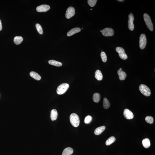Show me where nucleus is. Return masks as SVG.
<instances>
[{
    "instance_id": "obj_19",
    "label": "nucleus",
    "mask_w": 155,
    "mask_h": 155,
    "mask_svg": "<svg viewBox=\"0 0 155 155\" xmlns=\"http://www.w3.org/2000/svg\"><path fill=\"white\" fill-rule=\"evenodd\" d=\"M30 76L36 80H39L41 78L40 76L35 72H30Z\"/></svg>"
},
{
    "instance_id": "obj_20",
    "label": "nucleus",
    "mask_w": 155,
    "mask_h": 155,
    "mask_svg": "<svg viewBox=\"0 0 155 155\" xmlns=\"http://www.w3.org/2000/svg\"><path fill=\"white\" fill-rule=\"evenodd\" d=\"M23 40V39L22 36H16L14 38V42L16 45H18L20 44Z\"/></svg>"
},
{
    "instance_id": "obj_1",
    "label": "nucleus",
    "mask_w": 155,
    "mask_h": 155,
    "mask_svg": "<svg viewBox=\"0 0 155 155\" xmlns=\"http://www.w3.org/2000/svg\"><path fill=\"white\" fill-rule=\"evenodd\" d=\"M70 121L73 126L78 127L80 124V119L78 115L75 113L71 114L70 116Z\"/></svg>"
},
{
    "instance_id": "obj_22",
    "label": "nucleus",
    "mask_w": 155,
    "mask_h": 155,
    "mask_svg": "<svg viewBox=\"0 0 155 155\" xmlns=\"http://www.w3.org/2000/svg\"><path fill=\"white\" fill-rule=\"evenodd\" d=\"M110 106L109 101L106 98L103 99V106L104 108L106 109L109 108Z\"/></svg>"
},
{
    "instance_id": "obj_26",
    "label": "nucleus",
    "mask_w": 155,
    "mask_h": 155,
    "mask_svg": "<svg viewBox=\"0 0 155 155\" xmlns=\"http://www.w3.org/2000/svg\"><path fill=\"white\" fill-rule=\"evenodd\" d=\"M101 56L102 61L104 62H106L107 61V56L104 52H102L101 54Z\"/></svg>"
},
{
    "instance_id": "obj_21",
    "label": "nucleus",
    "mask_w": 155,
    "mask_h": 155,
    "mask_svg": "<svg viewBox=\"0 0 155 155\" xmlns=\"http://www.w3.org/2000/svg\"><path fill=\"white\" fill-rule=\"evenodd\" d=\"M48 63L51 65L57 67L61 66L62 65V63L54 60H50L48 61Z\"/></svg>"
},
{
    "instance_id": "obj_16",
    "label": "nucleus",
    "mask_w": 155,
    "mask_h": 155,
    "mask_svg": "<svg viewBox=\"0 0 155 155\" xmlns=\"http://www.w3.org/2000/svg\"><path fill=\"white\" fill-rule=\"evenodd\" d=\"M73 152V150L71 147H68L64 149L62 155H70Z\"/></svg>"
},
{
    "instance_id": "obj_28",
    "label": "nucleus",
    "mask_w": 155,
    "mask_h": 155,
    "mask_svg": "<svg viewBox=\"0 0 155 155\" xmlns=\"http://www.w3.org/2000/svg\"><path fill=\"white\" fill-rule=\"evenodd\" d=\"M92 118L90 115H88V116H86L84 119L85 123L86 124L89 123L92 121Z\"/></svg>"
},
{
    "instance_id": "obj_30",
    "label": "nucleus",
    "mask_w": 155,
    "mask_h": 155,
    "mask_svg": "<svg viewBox=\"0 0 155 155\" xmlns=\"http://www.w3.org/2000/svg\"><path fill=\"white\" fill-rule=\"evenodd\" d=\"M2 24H1V21L0 20V31L2 30Z\"/></svg>"
},
{
    "instance_id": "obj_17",
    "label": "nucleus",
    "mask_w": 155,
    "mask_h": 155,
    "mask_svg": "<svg viewBox=\"0 0 155 155\" xmlns=\"http://www.w3.org/2000/svg\"><path fill=\"white\" fill-rule=\"evenodd\" d=\"M95 77L98 80L100 81L102 80L103 79V76L101 72L99 70H96L95 73Z\"/></svg>"
},
{
    "instance_id": "obj_15",
    "label": "nucleus",
    "mask_w": 155,
    "mask_h": 155,
    "mask_svg": "<svg viewBox=\"0 0 155 155\" xmlns=\"http://www.w3.org/2000/svg\"><path fill=\"white\" fill-rule=\"evenodd\" d=\"M58 113L55 109H52L51 111V118L53 121L55 120L58 118Z\"/></svg>"
},
{
    "instance_id": "obj_4",
    "label": "nucleus",
    "mask_w": 155,
    "mask_h": 155,
    "mask_svg": "<svg viewBox=\"0 0 155 155\" xmlns=\"http://www.w3.org/2000/svg\"><path fill=\"white\" fill-rule=\"evenodd\" d=\"M139 89L140 92L145 96H149L151 94L150 89L145 85H140L139 87Z\"/></svg>"
},
{
    "instance_id": "obj_11",
    "label": "nucleus",
    "mask_w": 155,
    "mask_h": 155,
    "mask_svg": "<svg viewBox=\"0 0 155 155\" xmlns=\"http://www.w3.org/2000/svg\"><path fill=\"white\" fill-rule=\"evenodd\" d=\"M50 9L49 6L47 5H42L38 6L36 10L38 12H46Z\"/></svg>"
},
{
    "instance_id": "obj_25",
    "label": "nucleus",
    "mask_w": 155,
    "mask_h": 155,
    "mask_svg": "<svg viewBox=\"0 0 155 155\" xmlns=\"http://www.w3.org/2000/svg\"><path fill=\"white\" fill-rule=\"evenodd\" d=\"M145 121L148 123L149 124H153L154 122V119L152 117L147 116L145 118Z\"/></svg>"
},
{
    "instance_id": "obj_6",
    "label": "nucleus",
    "mask_w": 155,
    "mask_h": 155,
    "mask_svg": "<svg viewBox=\"0 0 155 155\" xmlns=\"http://www.w3.org/2000/svg\"><path fill=\"white\" fill-rule=\"evenodd\" d=\"M116 51L119 54V56L123 60H125L128 58V56L125 53L123 48L120 47H118L116 48Z\"/></svg>"
},
{
    "instance_id": "obj_7",
    "label": "nucleus",
    "mask_w": 155,
    "mask_h": 155,
    "mask_svg": "<svg viewBox=\"0 0 155 155\" xmlns=\"http://www.w3.org/2000/svg\"><path fill=\"white\" fill-rule=\"evenodd\" d=\"M129 20L128 22V27L129 30L132 31L134 29V25L133 24L134 17L133 15L131 13L128 16Z\"/></svg>"
},
{
    "instance_id": "obj_33",
    "label": "nucleus",
    "mask_w": 155,
    "mask_h": 155,
    "mask_svg": "<svg viewBox=\"0 0 155 155\" xmlns=\"http://www.w3.org/2000/svg\"><path fill=\"white\" fill-rule=\"evenodd\" d=\"M90 10H92V9H90Z\"/></svg>"
},
{
    "instance_id": "obj_10",
    "label": "nucleus",
    "mask_w": 155,
    "mask_h": 155,
    "mask_svg": "<svg viewBox=\"0 0 155 155\" xmlns=\"http://www.w3.org/2000/svg\"><path fill=\"white\" fill-rule=\"evenodd\" d=\"M124 115L126 119H132L134 117L133 113L129 109H127L124 110Z\"/></svg>"
},
{
    "instance_id": "obj_32",
    "label": "nucleus",
    "mask_w": 155,
    "mask_h": 155,
    "mask_svg": "<svg viewBox=\"0 0 155 155\" xmlns=\"http://www.w3.org/2000/svg\"><path fill=\"white\" fill-rule=\"evenodd\" d=\"M100 31L101 32H102V30H100Z\"/></svg>"
},
{
    "instance_id": "obj_13",
    "label": "nucleus",
    "mask_w": 155,
    "mask_h": 155,
    "mask_svg": "<svg viewBox=\"0 0 155 155\" xmlns=\"http://www.w3.org/2000/svg\"><path fill=\"white\" fill-rule=\"evenodd\" d=\"M81 31V29L78 27L72 29L67 33V36H72L75 34L78 33Z\"/></svg>"
},
{
    "instance_id": "obj_18",
    "label": "nucleus",
    "mask_w": 155,
    "mask_h": 155,
    "mask_svg": "<svg viewBox=\"0 0 155 155\" xmlns=\"http://www.w3.org/2000/svg\"><path fill=\"white\" fill-rule=\"evenodd\" d=\"M142 144L145 148H148L150 145V141L148 138H145L142 141Z\"/></svg>"
},
{
    "instance_id": "obj_23",
    "label": "nucleus",
    "mask_w": 155,
    "mask_h": 155,
    "mask_svg": "<svg viewBox=\"0 0 155 155\" xmlns=\"http://www.w3.org/2000/svg\"><path fill=\"white\" fill-rule=\"evenodd\" d=\"M101 99V96L99 94L97 93H95L94 94L93 96V100L94 101L98 103Z\"/></svg>"
},
{
    "instance_id": "obj_27",
    "label": "nucleus",
    "mask_w": 155,
    "mask_h": 155,
    "mask_svg": "<svg viewBox=\"0 0 155 155\" xmlns=\"http://www.w3.org/2000/svg\"><path fill=\"white\" fill-rule=\"evenodd\" d=\"M36 27L39 33L40 34H43V29L40 25L39 24H36Z\"/></svg>"
},
{
    "instance_id": "obj_5",
    "label": "nucleus",
    "mask_w": 155,
    "mask_h": 155,
    "mask_svg": "<svg viewBox=\"0 0 155 155\" xmlns=\"http://www.w3.org/2000/svg\"><path fill=\"white\" fill-rule=\"evenodd\" d=\"M147 43V38L145 35L142 34L140 37L139 46L140 49H143L145 48Z\"/></svg>"
},
{
    "instance_id": "obj_14",
    "label": "nucleus",
    "mask_w": 155,
    "mask_h": 155,
    "mask_svg": "<svg viewBox=\"0 0 155 155\" xmlns=\"http://www.w3.org/2000/svg\"><path fill=\"white\" fill-rule=\"evenodd\" d=\"M105 129H106V127L105 126L98 127L94 131L95 134L97 135H100L104 131Z\"/></svg>"
},
{
    "instance_id": "obj_12",
    "label": "nucleus",
    "mask_w": 155,
    "mask_h": 155,
    "mask_svg": "<svg viewBox=\"0 0 155 155\" xmlns=\"http://www.w3.org/2000/svg\"><path fill=\"white\" fill-rule=\"evenodd\" d=\"M118 74L119 76V80H124L126 78L127 75L123 71L122 69L120 68L118 71Z\"/></svg>"
},
{
    "instance_id": "obj_29",
    "label": "nucleus",
    "mask_w": 155,
    "mask_h": 155,
    "mask_svg": "<svg viewBox=\"0 0 155 155\" xmlns=\"http://www.w3.org/2000/svg\"><path fill=\"white\" fill-rule=\"evenodd\" d=\"M97 1V0H88V3L90 7H93L95 5Z\"/></svg>"
},
{
    "instance_id": "obj_3",
    "label": "nucleus",
    "mask_w": 155,
    "mask_h": 155,
    "mask_svg": "<svg viewBox=\"0 0 155 155\" xmlns=\"http://www.w3.org/2000/svg\"><path fill=\"white\" fill-rule=\"evenodd\" d=\"M143 17H144V21L145 22L148 28L150 31H152L153 30V26L150 16L147 14L145 13L144 14Z\"/></svg>"
},
{
    "instance_id": "obj_2",
    "label": "nucleus",
    "mask_w": 155,
    "mask_h": 155,
    "mask_svg": "<svg viewBox=\"0 0 155 155\" xmlns=\"http://www.w3.org/2000/svg\"><path fill=\"white\" fill-rule=\"evenodd\" d=\"M69 86V85L66 83L61 84L57 88V93L59 95L63 94L68 90Z\"/></svg>"
},
{
    "instance_id": "obj_31",
    "label": "nucleus",
    "mask_w": 155,
    "mask_h": 155,
    "mask_svg": "<svg viewBox=\"0 0 155 155\" xmlns=\"http://www.w3.org/2000/svg\"><path fill=\"white\" fill-rule=\"evenodd\" d=\"M118 1H123L124 0H118Z\"/></svg>"
},
{
    "instance_id": "obj_24",
    "label": "nucleus",
    "mask_w": 155,
    "mask_h": 155,
    "mask_svg": "<svg viewBox=\"0 0 155 155\" xmlns=\"http://www.w3.org/2000/svg\"><path fill=\"white\" fill-rule=\"evenodd\" d=\"M115 138L114 137H111L106 140V145L108 146L112 144L115 141Z\"/></svg>"
},
{
    "instance_id": "obj_8",
    "label": "nucleus",
    "mask_w": 155,
    "mask_h": 155,
    "mask_svg": "<svg viewBox=\"0 0 155 155\" xmlns=\"http://www.w3.org/2000/svg\"><path fill=\"white\" fill-rule=\"evenodd\" d=\"M102 35L105 36H112L114 34V30L113 29L109 28L104 29L102 30Z\"/></svg>"
},
{
    "instance_id": "obj_9",
    "label": "nucleus",
    "mask_w": 155,
    "mask_h": 155,
    "mask_svg": "<svg viewBox=\"0 0 155 155\" xmlns=\"http://www.w3.org/2000/svg\"><path fill=\"white\" fill-rule=\"evenodd\" d=\"M75 14V10L72 7H70L67 9L66 13V17L67 19H69L73 17Z\"/></svg>"
}]
</instances>
